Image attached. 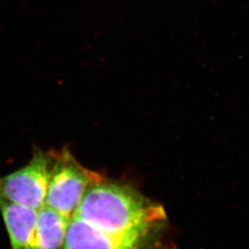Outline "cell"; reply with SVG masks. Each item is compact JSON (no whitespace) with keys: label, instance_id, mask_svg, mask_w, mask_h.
<instances>
[{"label":"cell","instance_id":"8992f818","mask_svg":"<svg viewBox=\"0 0 249 249\" xmlns=\"http://www.w3.org/2000/svg\"><path fill=\"white\" fill-rule=\"evenodd\" d=\"M70 221L46 206L39 210L36 249H61Z\"/></svg>","mask_w":249,"mask_h":249},{"label":"cell","instance_id":"5b68a950","mask_svg":"<svg viewBox=\"0 0 249 249\" xmlns=\"http://www.w3.org/2000/svg\"><path fill=\"white\" fill-rule=\"evenodd\" d=\"M38 212L0 197V213L11 249H36Z\"/></svg>","mask_w":249,"mask_h":249},{"label":"cell","instance_id":"7a4b0ae2","mask_svg":"<svg viewBox=\"0 0 249 249\" xmlns=\"http://www.w3.org/2000/svg\"><path fill=\"white\" fill-rule=\"evenodd\" d=\"M103 178L81 165L68 148L54 151L45 206L71 219L88 188Z\"/></svg>","mask_w":249,"mask_h":249},{"label":"cell","instance_id":"277c9868","mask_svg":"<svg viewBox=\"0 0 249 249\" xmlns=\"http://www.w3.org/2000/svg\"><path fill=\"white\" fill-rule=\"evenodd\" d=\"M157 236H115L73 216L61 249H154Z\"/></svg>","mask_w":249,"mask_h":249},{"label":"cell","instance_id":"3957f363","mask_svg":"<svg viewBox=\"0 0 249 249\" xmlns=\"http://www.w3.org/2000/svg\"><path fill=\"white\" fill-rule=\"evenodd\" d=\"M54 151H35L21 168L0 177V197L36 211L45 206Z\"/></svg>","mask_w":249,"mask_h":249},{"label":"cell","instance_id":"6da1fadb","mask_svg":"<svg viewBox=\"0 0 249 249\" xmlns=\"http://www.w3.org/2000/svg\"><path fill=\"white\" fill-rule=\"evenodd\" d=\"M74 216L115 236H157L166 221L160 205L125 183L105 178L88 188Z\"/></svg>","mask_w":249,"mask_h":249}]
</instances>
